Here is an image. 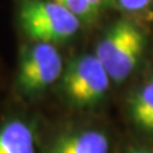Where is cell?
Listing matches in <instances>:
<instances>
[{
    "instance_id": "10",
    "label": "cell",
    "mask_w": 153,
    "mask_h": 153,
    "mask_svg": "<svg viewBox=\"0 0 153 153\" xmlns=\"http://www.w3.org/2000/svg\"><path fill=\"white\" fill-rule=\"evenodd\" d=\"M86 1L92 6L93 8H95L99 13L104 8H107L111 4V0H86Z\"/></svg>"
},
{
    "instance_id": "9",
    "label": "cell",
    "mask_w": 153,
    "mask_h": 153,
    "mask_svg": "<svg viewBox=\"0 0 153 153\" xmlns=\"http://www.w3.org/2000/svg\"><path fill=\"white\" fill-rule=\"evenodd\" d=\"M116 2L124 10L140 11L148 7L152 0H116Z\"/></svg>"
},
{
    "instance_id": "2",
    "label": "cell",
    "mask_w": 153,
    "mask_h": 153,
    "mask_svg": "<svg viewBox=\"0 0 153 153\" xmlns=\"http://www.w3.org/2000/svg\"><path fill=\"white\" fill-rule=\"evenodd\" d=\"M23 32L35 42L56 44L76 35L81 19L52 0H24L18 10Z\"/></svg>"
},
{
    "instance_id": "11",
    "label": "cell",
    "mask_w": 153,
    "mask_h": 153,
    "mask_svg": "<svg viewBox=\"0 0 153 153\" xmlns=\"http://www.w3.org/2000/svg\"><path fill=\"white\" fill-rule=\"evenodd\" d=\"M127 153H153V150L148 148H133L129 149Z\"/></svg>"
},
{
    "instance_id": "4",
    "label": "cell",
    "mask_w": 153,
    "mask_h": 153,
    "mask_svg": "<svg viewBox=\"0 0 153 153\" xmlns=\"http://www.w3.org/2000/svg\"><path fill=\"white\" fill-rule=\"evenodd\" d=\"M62 73V58L55 44L35 42L23 51L17 71V88L27 97L38 95L58 81Z\"/></svg>"
},
{
    "instance_id": "6",
    "label": "cell",
    "mask_w": 153,
    "mask_h": 153,
    "mask_svg": "<svg viewBox=\"0 0 153 153\" xmlns=\"http://www.w3.org/2000/svg\"><path fill=\"white\" fill-rule=\"evenodd\" d=\"M0 153H36L34 131L18 118L0 124Z\"/></svg>"
},
{
    "instance_id": "3",
    "label": "cell",
    "mask_w": 153,
    "mask_h": 153,
    "mask_svg": "<svg viewBox=\"0 0 153 153\" xmlns=\"http://www.w3.org/2000/svg\"><path fill=\"white\" fill-rule=\"evenodd\" d=\"M110 78L97 56L85 53L74 58L61 75V88L73 105L88 108L105 97Z\"/></svg>"
},
{
    "instance_id": "5",
    "label": "cell",
    "mask_w": 153,
    "mask_h": 153,
    "mask_svg": "<svg viewBox=\"0 0 153 153\" xmlns=\"http://www.w3.org/2000/svg\"><path fill=\"white\" fill-rule=\"evenodd\" d=\"M105 133L94 128L71 131L56 138L44 153H109Z\"/></svg>"
},
{
    "instance_id": "1",
    "label": "cell",
    "mask_w": 153,
    "mask_h": 153,
    "mask_svg": "<svg viewBox=\"0 0 153 153\" xmlns=\"http://www.w3.org/2000/svg\"><path fill=\"white\" fill-rule=\"evenodd\" d=\"M145 35L128 19H118L104 32L97 44V56L111 81L121 83L136 69L145 50Z\"/></svg>"
},
{
    "instance_id": "8",
    "label": "cell",
    "mask_w": 153,
    "mask_h": 153,
    "mask_svg": "<svg viewBox=\"0 0 153 153\" xmlns=\"http://www.w3.org/2000/svg\"><path fill=\"white\" fill-rule=\"evenodd\" d=\"M73 13L81 21H93L99 15V11L93 8L86 0H52Z\"/></svg>"
},
{
    "instance_id": "7",
    "label": "cell",
    "mask_w": 153,
    "mask_h": 153,
    "mask_svg": "<svg viewBox=\"0 0 153 153\" xmlns=\"http://www.w3.org/2000/svg\"><path fill=\"white\" fill-rule=\"evenodd\" d=\"M129 114L141 129L153 135V81L144 84L131 98Z\"/></svg>"
}]
</instances>
